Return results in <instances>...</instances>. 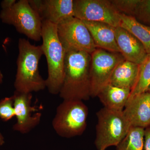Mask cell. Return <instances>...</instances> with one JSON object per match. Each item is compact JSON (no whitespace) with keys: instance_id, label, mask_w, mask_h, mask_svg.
<instances>
[{"instance_id":"5","label":"cell","mask_w":150,"mask_h":150,"mask_svg":"<svg viewBox=\"0 0 150 150\" xmlns=\"http://www.w3.org/2000/svg\"><path fill=\"white\" fill-rule=\"evenodd\" d=\"M97 123L94 144L97 150L116 146L125 138L131 126L123 110L103 107L96 112Z\"/></svg>"},{"instance_id":"18","label":"cell","mask_w":150,"mask_h":150,"mask_svg":"<svg viewBox=\"0 0 150 150\" xmlns=\"http://www.w3.org/2000/svg\"><path fill=\"white\" fill-rule=\"evenodd\" d=\"M145 129L131 127L115 150H144Z\"/></svg>"},{"instance_id":"14","label":"cell","mask_w":150,"mask_h":150,"mask_svg":"<svg viewBox=\"0 0 150 150\" xmlns=\"http://www.w3.org/2000/svg\"><path fill=\"white\" fill-rule=\"evenodd\" d=\"M83 21L90 33L97 48L120 53L115 39V27L103 23Z\"/></svg>"},{"instance_id":"4","label":"cell","mask_w":150,"mask_h":150,"mask_svg":"<svg viewBox=\"0 0 150 150\" xmlns=\"http://www.w3.org/2000/svg\"><path fill=\"white\" fill-rule=\"evenodd\" d=\"M88 113V108L82 100H63L56 108L52 127L63 138L81 136L86 129Z\"/></svg>"},{"instance_id":"16","label":"cell","mask_w":150,"mask_h":150,"mask_svg":"<svg viewBox=\"0 0 150 150\" xmlns=\"http://www.w3.org/2000/svg\"><path fill=\"white\" fill-rule=\"evenodd\" d=\"M129 89L121 88L108 84L98 94L100 102L105 108L117 110H123L131 94Z\"/></svg>"},{"instance_id":"10","label":"cell","mask_w":150,"mask_h":150,"mask_svg":"<svg viewBox=\"0 0 150 150\" xmlns=\"http://www.w3.org/2000/svg\"><path fill=\"white\" fill-rule=\"evenodd\" d=\"M13 97L16 123L13 126L14 131L21 134H27L40 123L42 113L41 105L32 106V93H23L15 91Z\"/></svg>"},{"instance_id":"2","label":"cell","mask_w":150,"mask_h":150,"mask_svg":"<svg viewBox=\"0 0 150 150\" xmlns=\"http://www.w3.org/2000/svg\"><path fill=\"white\" fill-rule=\"evenodd\" d=\"M18 55L14 86L15 91L23 93L43 91L46 88V80L40 75L39 61L43 55L42 46L31 44L25 38L18 42Z\"/></svg>"},{"instance_id":"3","label":"cell","mask_w":150,"mask_h":150,"mask_svg":"<svg viewBox=\"0 0 150 150\" xmlns=\"http://www.w3.org/2000/svg\"><path fill=\"white\" fill-rule=\"evenodd\" d=\"M41 39L48 65L46 88L51 94H59L64 81L66 52L58 37L57 25L48 21H42Z\"/></svg>"},{"instance_id":"23","label":"cell","mask_w":150,"mask_h":150,"mask_svg":"<svg viewBox=\"0 0 150 150\" xmlns=\"http://www.w3.org/2000/svg\"><path fill=\"white\" fill-rule=\"evenodd\" d=\"M144 150H150V126L145 129Z\"/></svg>"},{"instance_id":"26","label":"cell","mask_w":150,"mask_h":150,"mask_svg":"<svg viewBox=\"0 0 150 150\" xmlns=\"http://www.w3.org/2000/svg\"><path fill=\"white\" fill-rule=\"evenodd\" d=\"M3 79H4V75H3L1 71L0 70V84L2 83Z\"/></svg>"},{"instance_id":"21","label":"cell","mask_w":150,"mask_h":150,"mask_svg":"<svg viewBox=\"0 0 150 150\" xmlns=\"http://www.w3.org/2000/svg\"><path fill=\"white\" fill-rule=\"evenodd\" d=\"M15 117L13 97H5L0 100V118L6 122Z\"/></svg>"},{"instance_id":"13","label":"cell","mask_w":150,"mask_h":150,"mask_svg":"<svg viewBox=\"0 0 150 150\" xmlns=\"http://www.w3.org/2000/svg\"><path fill=\"white\" fill-rule=\"evenodd\" d=\"M116 43L125 60L140 65L148 56L141 42L131 33L120 27H115Z\"/></svg>"},{"instance_id":"6","label":"cell","mask_w":150,"mask_h":150,"mask_svg":"<svg viewBox=\"0 0 150 150\" xmlns=\"http://www.w3.org/2000/svg\"><path fill=\"white\" fill-rule=\"evenodd\" d=\"M0 19L3 23L13 25L18 32L29 39L36 41L41 40L42 21L28 0H20L11 8L1 10Z\"/></svg>"},{"instance_id":"24","label":"cell","mask_w":150,"mask_h":150,"mask_svg":"<svg viewBox=\"0 0 150 150\" xmlns=\"http://www.w3.org/2000/svg\"><path fill=\"white\" fill-rule=\"evenodd\" d=\"M16 2V0H3L1 3L2 10H4L11 8Z\"/></svg>"},{"instance_id":"1","label":"cell","mask_w":150,"mask_h":150,"mask_svg":"<svg viewBox=\"0 0 150 150\" xmlns=\"http://www.w3.org/2000/svg\"><path fill=\"white\" fill-rule=\"evenodd\" d=\"M65 52L64 75L59 96L63 100H88L91 97V54L82 51Z\"/></svg>"},{"instance_id":"12","label":"cell","mask_w":150,"mask_h":150,"mask_svg":"<svg viewBox=\"0 0 150 150\" xmlns=\"http://www.w3.org/2000/svg\"><path fill=\"white\" fill-rule=\"evenodd\" d=\"M123 112L131 127H150V93L146 91L129 98Z\"/></svg>"},{"instance_id":"9","label":"cell","mask_w":150,"mask_h":150,"mask_svg":"<svg viewBox=\"0 0 150 150\" xmlns=\"http://www.w3.org/2000/svg\"><path fill=\"white\" fill-rule=\"evenodd\" d=\"M74 17L82 21L98 22L119 27L120 13L108 0H74Z\"/></svg>"},{"instance_id":"15","label":"cell","mask_w":150,"mask_h":150,"mask_svg":"<svg viewBox=\"0 0 150 150\" xmlns=\"http://www.w3.org/2000/svg\"><path fill=\"white\" fill-rule=\"evenodd\" d=\"M139 67L140 65L124 59L115 67L109 83L131 90L137 82Z\"/></svg>"},{"instance_id":"17","label":"cell","mask_w":150,"mask_h":150,"mask_svg":"<svg viewBox=\"0 0 150 150\" xmlns=\"http://www.w3.org/2000/svg\"><path fill=\"white\" fill-rule=\"evenodd\" d=\"M120 27L133 34L142 43L148 55H150V26L142 24L134 17L120 13Z\"/></svg>"},{"instance_id":"25","label":"cell","mask_w":150,"mask_h":150,"mask_svg":"<svg viewBox=\"0 0 150 150\" xmlns=\"http://www.w3.org/2000/svg\"><path fill=\"white\" fill-rule=\"evenodd\" d=\"M5 139L2 134L0 133V146H3L4 144Z\"/></svg>"},{"instance_id":"22","label":"cell","mask_w":150,"mask_h":150,"mask_svg":"<svg viewBox=\"0 0 150 150\" xmlns=\"http://www.w3.org/2000/svg\"><path fill=\"white\" fill-rule=\"evenodd\" d=\"M134 17L138 21L150 24V0H140Z\"/></svg>"},{"instance_id":"27","label":"cell","mask_w":150,"mask_h":150,"mask_svg":"<svg viewBox=\"0 0 150 150\" xmlns=\"http://www.w3.org/2000/svg\"><path fill=\"white\" fill-rule=\"evenodd\" d=\"M147 91L149 92L150 93V86L149 87V88H148Z\"/></svg>"},{"instance_id":"11","label":"cell","mask_w":150,"mask_h":150,"mask_svg":"<svg viewBox=\"0 0 150 150\" xmlns=\"http://www.w3.org/2000/svg\"><path fill=\"white\" fill-rule=\"evenodd\" d=\"M74 2L73 0H29L42 21H48L56 25L74 17Z\"/></svg>"},{"instance_id":"19","label":"cell","mask_w":150,"mask_h":150,"mask_svg":"<svg viewBox=\"0 0 150 150\" xmlns=\"http://www.w3.org/2000/svg\"><path fill=\"white\" fill-rule=\"evenodd\" d=\"M150 86V55H148L144 61L140 65L137 82L131 90L129 98L146 91Z\"/></svg>"},{"instance_id":"28","label":"cell","mask_w":150,"mask_h":150,"mask_svg":"<svg viewBox=\"0 0 150 150\" xmlns=\"http://www.w3.org/2000/svg\"></svg>"},{"instance_id":"8","label":"cell","mask_w":150,"mask_h":150,"mask_svg":"<svg viewBox=\"0 0 150 150\" xmlns=\"http://www.w3.org/2000/svg\"><path fill=\"white\" fill-rule=\"evenodd\" d=\"M120 53L97 48L91 54L90 80L91 97H96L103 88L109 83L113 71L124 60Z\"/></svg>"},{"instance_id":"20","label":"cell","mask_w":150,"mask_h":150,"mask_svg":"<svg viewBox=\"0 0 150 150\" xmlns=\"http://www.w3.org/2000/svg\"><path fill=\"white\" fill-rule=\"evenodd\" d=\"M140 0H110L114 7L120 13L134 17Z\"/></svg>"},{"instance_id":"7","label":"cell","mask_w":150,"mask_h":150,"mask_svg":"<svg viewBox=\"0 0 150 150\" xmlns=\"http://www.w3.org/2000/svg\"><path fill=\"white\" fill-rule=\"evenodd\" d=\"M59 40L65 52L82 51L91 54L97 48L83 22L74 17L57 25Z\"/></svg>"}]
</instances>
